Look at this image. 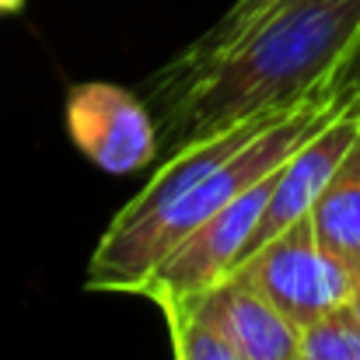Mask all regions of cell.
Returning a JSON list of instances; mask_svg holds the SVG:
<instances>
[{
    "label": "cell",
    "instance_id": "cell-6",
    "mask_svg": "<svg viewBox=\"0 0 360 360\" xmlns=\"http://www.w3.org/2000/svg\"><path fill=\"white\" fill-rule=\"evenodd\" d=\"M357 140H360V105L354 102L347 112H340L329 126H322L315 136H308L294 150V158L276 172L269 203H266L252 238H248L245 252H241V262H248L266 241L276 238L280 231H287L294 221L311 214V207L319 203L322 189L329 186V179L336 175V168L343 165V158L354 150Z\"/></svg>",
    "mask_w": 360,
    "mask_h": 360
},
{
    "label": "cell",
    "instance_id": "cell-9",
    "mask_svg": "<svg viewBox=\"0 0 360 360\" xmlns=\"http://www.w3.org/2000/svg\"><path fill=\"white\" fill-rule=\"evenodd\" d=\"M315 238L333 255L350 280H360V140L343 158L329 186L322 189L319 203L311 207Z\"/></svg>",
    "mask_w": 360,
    "mask_h": 360
},
{
    "label": "cell",
    "instance_id": "cell-3",
    "mask_svg": "<svg viewBox=\"0 0 360 360\" xmlns=\"http://www.w3.org/2000/svg\"><path fill=\"white\" fill-rule=\"evenodd\" d=\"M235 273L245 276L259 294H266L301 329L343 304L354 290L350 273L333 255H326L315 238L311 214L269 238Z\"/></svg>",
    "mask_w": 360,
    "mask_h": 360
},
{
    "label": "cell",
    "instance_id": "cell-14",
    "mask_svg": "<svg viewBox=\"0 0 360 360\" xmlns=\"http://www.w3.org/2000/svg\"><path fill=\"white\" fill-rule=\"evenodd\" d=\"M336 91H347V95H354V98H357V105H360V46H357V53L350 56V63L343 67Z\"/></svg>",
    "mask_w": 360,
    "mask_h": 360
},
{
    "label": "cell",
    "instance_id": "cell-5",
    "mask_svg": "<svg viewBox=\"0 0 360 360\" xmlns=\"http://www.w3.org/2000/svg\"><path fill=\"white\" fill-rule=\"evenodd\" d=\"M67 129L102 172L129 175L158 154V126L133 91L120 84H77L67 98Z\"/></svg>",
    "mask_w": 360,
    "mask_h": 360
},
{
    "label": "cell",
    "instance_id": "cell-10",
    "mask_svg": "<svg viewBox=\"0 0 360 360\" xmlns=\"http://www.w3.org/2000/svg\"><path fill=\"white\" fill-rule=\"evenodd\" d=\"M301 360H360V322L347 301L301 329Z\"/></svg>",
    "mask_w": 360,
    "mask_h": 360
},
{
    "label": "cell",
    "instance_id": "cell-12",
    "mask_svg": "<svg viewBox=\"0 0 360 360\" xmlns=\"http://www.w3.org/2000/svg\"><path fill=\"white\" fill-rule=\"evenodd\" d=\"M266 4H269V0H238V4H235V7H231V11H228V14H224V18H221V21H217V25H214V28L196 42V46H189L179 60H193V56H203V53H210V49L224 46L231 35H238L241 28H245V25H248V21L266 7Z\"/></svg>",
    "mask_w": 360,
    "mask_h": 360
},
{
    "label": "cell",
    "instance_id": "cell-16",
    "mask_svg": "<svg viewBox=\"0 0 360 360\" xmlns=\"http://www.w3.org/2000/svg\"><path fill=\"white\" fill-rule=\"evenodd\" d=\"M21 7H25V0H0V14H14Z\"/></svg>",
    "mask_w": 360,
    "mask_h": 360
},
{
    "label": "cell",
    "instance_id": "cell-4",
    "mask_svg": "<svg viewBox=\"0 0 360 360\" xmlns=\"http://www.w3.org/2000/svg\"><path fill=\"white\" fill-rule=\"evenodd\" d=\"M276 172L252 189H245L231 207L214 214L203 228H196L189 238L182 241L143 283L140 294H147L161 311L165 308H182L200 301L207 290H214L221 280H228L241 262V252L252 238L269 193H273Z\"/></svg>",
    "mask_w": 360,
    "mask_h": 360
},
{
    "label": "cell",
    "instance_id": "cell-1",
    "mask_svg": "<svg viewBox=\"0 0 360 360\" xmlns=\"http://www.w3.org/2000/svg\"><path fill=\"white\" fill-rule=\"evenodd\" d=\"M357 46L360 0H283L224 56L168 84L161 98L165 143L175 154L245 120L336 95Z\"/></svg>",
    "mask_w": 360,
    "mask_h": 360
},
{
    "label": "cell",
    "instance_id": "cell-7",
    "mask_svg": "<svg viewBox=\"0 0 360 360\" xmlns=\"http://www.w3.org/2000/svg\"><path fill=\"white\" fill-rule=\"evenodd\" d=\"M304 102H308V98H304ZM294 109H297V105H294ZM294 109L245 120V122H238V126H231V129H224V133L193 140V143H186L182 150H175V154L158 168V175L112 217V224H109L105 235H133V231H143L147 224H154L182 193H189L200 179H207L214 168H221L228 158L238 154L245 143H252L255 136H262L273 122H280L287 112H294Z\"/></svg>",
    "mask_w": 360,
    "mask_h": 360
},
{
    "label": "cell",
    "instance_id": "cell-15",
    "mask_svg": "<svg viewBox=\"0 0 360 360\" xmlns=\"http://www.w3.org/2000/svg\"><path fill=\"white\" fill-rule=\"evenodd\" d=\"M347 304H350V311L357 315V322H360V280L354 283V290H350V297H347Z\"/></svg>",
    "mask_w": 360,
    "mask_h": 360
},
{
    "label": "cell",
    "instance_id": "cell-2",
    "mask_svg": "<svg viewBox=\"0 0 360 360\" xmlns=\"http://www.w3.org/2000/svg\"><path fill=\"white\" fill-rule=\"evenodd\" d=\"M357 98L347 91L336 95H315L301 102L294 112L273 122L262 136L245 143L235 158H228L221 168H214L207 179H200L189 193H182L154 224L133 235H102L91 262H88V290H126L140 294L143 283L154 276V269L189 238L196 228H203L214 214L231 207L245 189L280 172L294 150L315 136L322 126L347 112Z\"/></svg>",
    "mask_w": 360,
    "mask_h": 360
},
{
    "label": "cell",
    "instance_id": "cell-11",
    "mask_svg": "<svg viewBox=\"0 0 360 360\" xmlns=\"http://www.w3.org/2000/svg\"><path fill=\"white\" fill-rule=\"evenodd\" d=\"M165 319H168V329H172L175 360H248L210 322L196 319L186 308H168Z\"/></svg>",
    "mask_w": 360,
    "mask_h": 360
},
{
    "label": "cell",
    "instance_id": "cell-8",
    "mask_svg": "<svg viewBox=\"0 0 360 360\" xmlns=\"http://www.w3.org/2000/svg\"><path fill=\"white\" fill-rule=\"evenodd\" d=\"M182 308L210 322L248 360H301V326L290 322L238 273H231L200 301Z\"/></svg>",
    "mask_w": 360,
    "mask_h": 360
},
{
    "label": "cell",
    "instance_id": "cell-13",
    "mask_svg": "<svg viewBox=\"0 0 360 360\" xmlns=\"http://www.w3.org/2000/svg\"><path fill=\"white\" fill-rule=\"evenodd\" d=\"M280 4H283V0H269V4H266V7H262V11H259V14H255V18H252V21L245 25V28H241L238 35H231V39H228L224 46H217V49H210V53H203V56H193V60H175V67H172V70H165V77H161V81H165V84H172V81H182V77L196 74L200 67L214 63L217 56H224V53H228V49H231V46L238 42V39H245V35H248V32H252V28H255V25H259V21H262V18L269 14V11H276Z\"/></svg>",
    "mask_w": 360,
    "mask_h": 360
}]
</instances>
